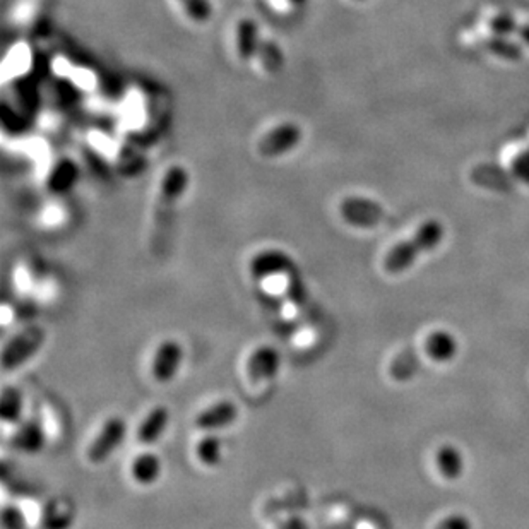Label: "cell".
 Here are the masks:
<instances>
[{
	"mask_svg": "<svg viewBox=\"0 0 529 529\" xmlns=\"http://www.w3.org/2000/svg\"><path fill=\"white\" fill-rule=\"evenodd\" d=\"M433 464L439 472V475L448 479V481H456L463 477L464 470H466V463H464V456L463 452L457 449L452 444H442L435 449L433 454Z\"/></svg>",
	"mask_w": 529,
	"mask_h": 529,
	"instance_id": "obj_12",
	"label": "cell"
},
{
	"mask_svg": "<svg viewBox=\"0 0 529 529\" xmlns=\"http://www.w3.org/2000/svg\"><path fill=\"white\" fill-rule=\"evenodd\" d=\"M12 444L16 446V449L21 450V452L36 454L45 446V433L36 422H27V424L21 425V428L16 432Z\"/></svg>",
	"mask_w": 529,
	"mask_h": 529,
	"instance_id": "obj_15",
	"label": "cell"
},
{
	"mask_svg": "<svg viewBox=\"0 0 529 529\" xmlns=\"http://www.w3.org/2000/svg\"><path fill=\"white\" fill-rule=\"evenodd\" d=\"M433 529H473V523L468 516L454 512L442 518L439 523H435Z\"/></svg>",
	"mask_w": 529,
	"mask_h": 529,
	"instance_id": "obj_24",
	"label": "cell"
},
{
	"mask_svg": "<svg viewBox=\"0 0 529 529\" xmlns=\"http://www.w3.org/2000/svg\"><path fill=\"white\" fill-rule=\"evenodd\" d=\"M446 237V228L439 219H426L411 239L396 243L384 257V269L389 274H401L418 261L422 254L435 250Z\"/></svg>",
	"mask_w": 529,
	"mask_h": 529,
	"instance_id": "obj_2",
	"label": "cell"
},
{
	"mask_svg": "<svg viewBox=\"0 0 529 529\" xmlns=\"http://www.w3.org/2000/svg\"><path fill=\"white\" fill-rule=\"evenodd\" d=\"M170 425V410L166 406H155L139 425L137 441L144 446L158 442Z\"/></svg>",
	"mask_w": 529,
	"mask_h": 529,
	"instance_id": "obj_13",
	"label": "cell"
},
{
	"mask_svg": "<svg viewBox=\"0 0 529 529\" xmlns=\"http://www.w3.org/2000/svg\"><path fill=\"white\" fill-rule=\"evenodd\" d=\"M23 417V395L16 387H5L0 399V418L4 424H18Z\"/></svg>",
	"mask_w": 529,
	"mask_h": 529,
	"instance_id": "obj_17",
	"label": "cell"
},
{
	"mask_svg": "<svg viewBox=\"0 0 529 529\" xmlns=\"http://www.w3.org/2000/svg\"><path fill=\"white\" fill-rule=\"evenodd\" d=\"M281 369V355L276 348L263 344L256 348L245 362V373L252 384L276 379Z\"/></svg>",
	"mask_w": 529,
	"mask_h": 529,
	"instance_id": "obj_8",
	"label": "cell"
},
{
	"mask_svg": "<svg viewBox=\"0 0 529 529\" xmlns=\"http://www.w3.org/2000/svg\"><path fill=\"white\" fill-rule=\"evenodd\" d=\"M239 406L230 401V399H221L214 402L211 406L204 408L197 417H196V426L203 432H216L228 428L239 420Z\"/></svg>",
	"mask_w": 529,
	"mask_h": 529,
	"instance_id": "obj_9",
	"label": "cell"
},
{
	"mask_svg": "<svg viewBox=\"0 0 529 529\" xmlns=\"http://www.w3.org/2000/svg\"><path fill=\"white\" fill-rule=\"evenodd\" d=\"M188 187V173L186 168L180 165L170 166L166 173L163 175L159 182L158 196H157V204H155V216H153V247L155 249H163L170 235H172V226L175 219V211L180 203V199L186 194Z\"/></svg>",
	"mask_w": 529,
	"mask_h": 529,
	"instance_id": "obj_1",
	"label": "cell"
},
{
	"mask_svg": "<svg viewBox=\"0 0 529 529\" xmlns=\"http://www.w3.org/2000/svg\"><path fill=\"white\" fill-rule=\"evenodd\" d=\"M425 355L435 364H449L459 351L457 338L448 329H433L424 341Z\"/></svg>",
	"mask_w": 529,
	"mask_h": 529,
	"instance_id": "obj_11",
	"label": "cell"
},
{
	"mask_svg": "<svg viewBox=\"0 0 529 529\" xmlns=\"http://www.w3.org/2000/svg\"><path fill=\"white\" fill-rule=\"evenodd\" d=\"M261 40L263 38H259L257 27L252 19L240 21L237 27V50L242 60H250L256 57Z\"/></svg>",
	"mask_w": 529,
	"mask_h": 529,
	"instance_id": "obj_16",
	"label": "cell"
},
{
	"mask_svg": "<svg viewBox=\"0 0 529 529\" xmlns=\"http://www.w3.org/2000/svg\"><path fill=\"white\" fill-rule=\"evenodd\" d=\"M293 269H295V264H293L290 256L278 249H269V250L257 254L250 263V274L259 281L265 278H271V276H276V274H283V272L288 274Z\"/></svg>",
	"mask_w": 529,
	"mask_h": 529,
	"instance_id": "obj_10",
	"label": "cell"
},
{
	"mask_svg": "<svg viewBox=\"0 0 529 529\" xmlns=\"http://www.w3.org/2000/svg\"><path fill=\"white\" fill-rule=\"evenodd\" d=\"M303 134L302 129L293 124V122H287L281 124L267 133L259 139L257 142V153L263 158H278L287 155L291 150H295L300 141H302Z\"/></svg>",
	"mask_w": 529,
	"mask_h": 529,
	"instance_id": "obj_6",
	"label": "cell"
},
{
	"mask_svg": "<svg viewBox=\"0 0 529 529\" xmlns=\"http://www.w3.org/2000/svg\"><path fill=\"white\" fill-rule=\"evenodd\" d=\"M519 27H521V25L514 19V16L505 14V12L494 16V18L488 21V27H490L492 34H495V36H510V34L518 33Z\"/></svg>",
	"mask_w": 529,
	"mask_h": 529,
	"instance_id": "obj_22",
	"label": "cell"
},
{
	"mask_svg": "<svg viewBox=\"0 0 529 529\" xmlns=\"http://www.w3.org/2000/svg\"><path fill=\"white\" fill-rule=\"evenodd\" d=\"M47 341V331L42 326H27L14 334L2 349L4 372L16 371L27 360H31L38 349Z\"/></svg>",
	"mask_w": 529,
	"mask_h": 529,
	"instance_id": "obj_3",
	"label": "cell"
},
{
	"mask_svg": "<svg viewBox=\"0 0 529 529\" xmlns=\"http://www.w3.org/2000/svg\"><path fill=\"white\" fill-rule=\"evenodd\" d=\"M340 214L348 225L356 228H373L386 218V211L379 203L360 196L343 199L340 204Z\"/></svg>",
	"mask_w": 529,
	"mask_h": 529,
	"instance_id": "obj_5",
	"label": "cell"
},
{
	"mask_svg": "<svg viewBox=\"0 0 529 529\" xmlns=\"http://www.w3.org/2000/svg\"><path fill=\"white\" fill-rule=\"evenodd\" d=\"M186 11L187 16L196 23H206L212 16V5L210 0H179Z\"/></svg>",
	"mask_w": 529,
	"mask_h": 529,
	"instance_id": "obj_21",
	"label": "cell"
},
{
	"mask_svg": "<svg viewBox=\"0 0 529 529\" xmlns=\"http://www.w3.org/2000/svg\"><path fill=\"white\" fill-rule=\"evenodd\" d=\"M293 2H296V4H302V2H305V0H293Z\"/></svg>",
	"mask_w": 529,
	"mask_h": 529,
	"instance_id": "obj_28",
	"label": "cell"
},
{
	"mask_svg": "<svg viewBox=\"0 0 529 529\" xmlns=\"http://www.w3.org/2000/svg\"><path fill=\"white\" fill-rule=\"evenodd\" d=\"M184 356H186L184 346L179 341H175V340L161 341L155 351L153 364H151L153 379L159 384L172 382L182 369Z\"/></svg>",
	"mask_w": 529,
	"mask_h": 529,
	"instance_id": "obj_7",
	"label": "cell"
},
{
	"mask_svg": "<svg viewBox=\"0 0 529 529\" xmlns=\"http://www.w3.org/2000/svg\"><path fill=\"white\" fill-rule=\"evenodd\" d=\"M487 50L497 57H501L503 60L509 62H516L523 58V49L519 43L512 42L509 36H495L492 34L487 42H485Z\"/></svg>",
	"mask_w": 529,
	"mask_h": 529,
	"instance_id": "obj_19",
	"label": "cell"
},
{
	"mask_svg": "<svg viewBox=\"0 0 529 529\" xmlns=\"http://www.w3.org/2000/svg\"><path fill=\"white\" fill-rule=\"evenodd\" d=\"M25 525H27V519L19 509H16V507L4 509V528L25 529Z\"/></svg>",
	"mask_w": 529,
	"mask_h": 529,
	"instance_id": "obj_25",
	"label": "cell"
},
{
	"mask_svg": "<svg viewBox=\"0 0 529 529\" xmlns=\"http://www.w3.org/2000/svg\"><path fill=\"white\" fill-rule=\"evenodd\" d=\"M518 36H519V40H521L523 43H526L529 47V23L519 27V29H518Z\"/></svg>",
	"mask_w": 529,
	"mask_h": 529,
	"instance_id": "obj_27",
	"label": "cell"
},
{
	"mask_svg": "<svg viewBox=\"0 0 529 529\" xmlns=\"http://www.w3.org/2000/svg\"><path fill=\"white\" fill-rule=\"evenodd\" d=\"M163 473V463L155 452H141L131 463V477L141 487H151Z\"/></svg>",
	"mask_w": 529,
	"mask_h": 529,
	"instance_id": "obj_14",
	"label": "cell"
},
{
	"mask_svg": "<svg viewBox=\"0 0 529 529\" xmlns=\"http://www.w3.org/2000/svg\"><path fill=\"white\" fill-rule=\"evenodd\" d=\"M127 435V424L120 417L108 418L96 437L91 441L88 448V461L93 464H102L120 448Z\"/></svg>",
	"mask_w": 529,
	"mask_h": 529,
	"instance_id": "obj_4",
	"label": "cell"
},
{
	"mask_svg": "<svg viewBox=\"0 0 529 529\" xmlns=\"http://www.w3.org/2000/svg\"><path fill=\"white\" fill-rule=\"evenodd\" d=\"M196 456L206 468H218L223 459V442L216 435H204L197 446H196Z\"/></svg>",
	"mask_w": 529,
	"mask_h": 529,
	"instance_id": "obj_18",
	"label": "cell"
},
{
	"mask_svg": "<svg viewBox=\"0 0 529 529\" xmlns=\"http://www.w3.org/2000/svg\"><path fill=\"white\" fill-rule=\"evenodd\" d=\"M256 57L261 60V64H263V67L267 73L281 71L283 62H285L283 53L278 49V45L271 43V42H265V40H261Z\"/></svg>",
	"mask_w": 529,
	"mask_h": 529,
	"instance_id": "obj_20",
	"label": "cell"
},
{
	"mask_svg": "<svg viewBox=\"0 0 529 529\" xmlns=\"http://www.w3.org/2000/svg\"><path fill=\"white\" fill-rule=\"evenodd\" d=\"M280 529H309V525L303 519H300V518H293L290 521H287Z\"/></svg>",
	"mask_w": 529,
	"mask_h": 529,
	"instance_id": "obj_26",
	"label": "cell"
},
{
	"mask_svg": "<svg viewBox=\"0 0 529 529\" xmlns=\"http://www.w3.org/2000/svg\"><path fill=\"white\" fill-rule=\"evenodd\" d=\"M510 170H512V177L516 180L529 186V148L516 155V158L512 159Z\"/></svg>",
	"mask_w": 529,
	"mask_h": 529,
	"instance_id": "obj_23",
	"label": "cell"
}]
</instances>
